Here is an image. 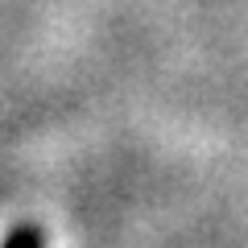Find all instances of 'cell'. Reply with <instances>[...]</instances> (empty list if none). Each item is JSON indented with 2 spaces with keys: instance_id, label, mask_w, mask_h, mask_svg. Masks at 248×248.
Returning a JSON list of instances; mask_svg holds the SVG:
<instances>
[{
  "instance_id": "1",
  "label": "cell",
  "mask_w": 248,
  "mask_h": 248,
  "mask_svg": "<svg viewBox=\"0 0 248 248\" xmlns=\"http://www.w3.org/2000/svg\"><path fill=\"white\" fill-rule=\"evenodd\" d=\"M0 248H46V232L37 223H17Z\"/></svg>"
}]
</instances>
